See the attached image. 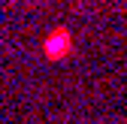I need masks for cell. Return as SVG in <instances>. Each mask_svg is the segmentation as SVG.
Segmentation results:
<instances>
[{
	"label": "cell",
	"mask_w": 127,
	"mask_h": 124,
	"mask_svg": "<svg viewBox=\"0 0 127 124\" xmlns=\"http://www.w3.org/2000/svg\"><path fill=\"white\" fill-rule=\"evenodd\" d=\"M42 52H45V58H52V61L67 58V55L73 52V36H70V30H67V27H55L52 33L45 36Z\"/></svg>",
	"instance_id": "obj_1"
}]
</instances>
